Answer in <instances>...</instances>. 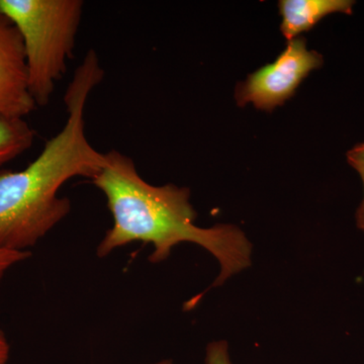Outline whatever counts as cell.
<instances>
[{"label": "cell", "instance_id": "obj_8", "mask_svg": "<svg viewBox=\"0 0 364 364\" xmlns=\"http://www.w3.org/2000/svg\"><path fill=\"white\" fill-rule=\"evenodd\" d=\"M347 162L358 171L363 184V198L358 212H356V225L358 229L364 232V143L358 144L346 154Z\"/></svg>", "mask_w": 364, "mask_h": 364}, {"label": "cell", "instance_id": "obj_11", "mask_svg": "<svg viewBox=\"0 0 364 364\" xmlns=\"http://www.w3.org/2000/svg\"><path fill=\"white\" fill-rule=\"evenodd\" d=\"M9 351L11 348H9L6 334L0 329V364L9 363Z\"/></svg>", "mask_w": 364, "mask_h": 364}, {"label": "cell", "instance_id": "obj_7", "mask_svg": "<svg viewBox=\"0 0 364 364\" xmlns=\"http://www.w3.org/2000/svg\"><path fill=\"white\" fill-rule=\"evenodd\" d=\"M36 132L26 119L0 121V167L32 147Z\"/></svg>", "mask_w": 364, "mask_h": 364}, {"label": "cell", "instance_id": "obj_10", "mask_svg": "<svg viewBox=\"0 0 364 364\" xmlns=\"http://www.w3.org/2000/svg\"><path fill=\"white\" fill-rule=\"evenodd\" d=\"M205 364H232L226 342H213L208 345L205 353Z\"/></svg>", "mask_w": 364, "mask_h": 364}, {"label": "cell", "instance_id": "obj_1", "mask_svg": "<svg viewBox=\"0 0 364 364\" xmlns=\"http://www.w3.org/2000/svg\"><path fill=\"white\" fill-rule=\"evenodd\" d=\"M104 168L91 183L107 198L112 217L97 248L105 258L117 249L135 242L151 244L150 262H162L178 244L189 242L205 248L217 258L221 273L214 287L251 264L252 246L245 234L233 225L196 226L198 214L189 202L188 188L174 184L155 186L144 181L131 157L117 150L105 153Z\"/></svg>", "mask_w": 364, "mask_h": 364}, {"label": "cell", "instance_id": "obj_9", "mask_svg": "<svg viewBox=\"0 0 364 364\" xmlns=\"http://www.w3.org/2000/svg\"><path fill=\"white\" fill-rule=\"evenodd\" d=\"M30 251H14L0 249V282L6 273L18 263L23 262L31 257Z\"/></svg>", "mask_w": 364, "mask_h": 364}, {"label": "cell", "instance_id": "obj_6", "mask_svg": "<svg viewBox=\"0 0 364 364\" xmlns=\"http://www.w3.org/2000/svg\"><path fill=\"white\" fill-rule=\"evenodd\" d=\"M354 4L352 0H280V31L289 42L312 30L330 14H351Z\"/></svg>", "mask_w": 364, "mask_h": 364}, {"label": "cell", "instance_id": "obj_12", "mask_svg": "<svg viewBox=\"0 0 364 364\" xmlns=\"http://www.w3.org/2000/svg\"><path fill=\"white\" fill-rule=\"evenodd\" d=\"M154 364H174L171 360H161Z\"/></svg>", "mask_w": 364, "mask_h": 364}, {"label": "cell", "instance_id": "obj_5", "mask_svg": "<svg viewBox=\"0 0 364 364\" xmlns=\"http://www.w3.org/2000/svg\"><path fill=\"white\" fill-rule=\"evenodd\" d=\"M37 107L21 33L0 14V121L25 119Z\"/></svg>", "mask_w": 364, "mask_h": 364}, {"label": "cell", "instance_id": "obj_2", "mask_svg": "<svg viewBox=\"0 0 364 364\" xmlns=\"http://www.w3.org/2000/svg\"><path fill=\"white\" fill-rule=\"evenodd\" d=\"M105 78L97 53L90 50L74 72L64 104L67 119L57 135L20 171L0 173V249L28 251L71 212L60 189L75 177L95 178L105 153L91 145L85 112L90 93Z\"/></svg>", "mask_w": 364, "mask_h": 364}, {"label": "cell", "instance_id": "obj_3", "mask_svg": "<svg viewBox=\"0 0 364 364\" xmlns=\"http://www.w3.org/2000/svg\"><path fill=\"white\" fill-rule=\"evenodd\" d=\"M82 0H0V14L16 26L25 46L36 104L49 105L67 71L82 18Z\"/></svg>", "mask_w": 364, "mask_h": 364}, {"label": "cell", "instance_id": "obj_4", "mask_svg": "<svg viewBox=\"0 0 364 364\" xmlns=\"http://www.w3.org/2000/svg\"><path fill=\"white\" fill-rule=\"evenodd\" d=\"M324 63L320 53L306 49L305 38L289 41L272 63L250 74L235 90L239 107L252 104L260 111L272 112L293 97L311 72Z\"/></svg>", "mask_w": 364, "mask_h": 364}]
</instances>
